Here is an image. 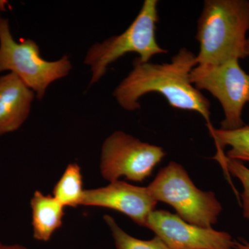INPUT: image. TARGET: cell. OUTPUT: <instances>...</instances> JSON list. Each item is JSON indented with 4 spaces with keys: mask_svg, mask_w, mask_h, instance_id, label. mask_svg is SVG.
I'll return each instance as SVG.
<instances>
[{
    "mask_svg": "<svg viewBox=\"0 0 249 249\" xmlns=\"http://www.w3.org/2000/svg\"><path fill=\"white\" fill-rule=\"evenodd\" d=\"M197 65L196 55L183 47L169 62H143L139 58L133 62V70L116 87L113 92L119 106L127 111L140 109V98L157 93L170 107L195 111L211 123V103L191 83V73Z\"/></svg>",
    "mask_w": 249,
    "mask_h": 249,
    "instance_id": "obj_1",
    "label": "cell"
},
{
    "mask_svg": "<svg viewBox=\"0 0 249 249\" xmlns=\"http://www.w3.org/2000/svg\"><path fill=\"white\" fill-rule=\"evenodd\" d=\"M165 155L161 147L116 131L103 142L100 169L103 178L110 182L122 177L142 182L152 175Z\"/></svg>",
    "mask_w": 249,
    "mask_h": 249,
    "instance_id": "obj_7",
    "label": "cell"
},
{
    "mask_svg": "<svg viewBox=\"0 0 249 249\" xmlns=\"http://www.w3.org/2000/svg\"><path fill=\"white\" fill-rule=\"evenodd\" d=\"M249 31L248 0H206L196 36L197 65L247 58Z\"/></svg>",
    "mask_w": 249,
    "mask_h": 249,
    "instance_id": "obj_2",
    "label": "cell"
},
{
    "mask_svg": "<svg viewBox=\"0 0 249 249\" xmlns=\"http://www.w3.org/2000/svg\"><path fill=\"white\" fill-rule=\"evenodd\" d=\"M158 4L157 0H145L137 17L124 33L90 47L84 61L91 69L89 86L98 83L109 65L125 54L137 53L141 61L147 62L155 55L168 53V50L159 45L156 35Z\"/></svg>",
    "mask_w": 249,
    "mask_h": 249,
    "instance_id": "obj_3",
    "label": "cell"
},
{
    "mask_svg": "<svg viewBox=\"0 0 249 249\" xmlns=\"http://www.w3.org/2000/svg\"><path fill=\"white\" fill-rule=\"evenodd\" d=\"M247 53L249 56V37H248V42H247Z\"/></svg>",
    "mask_w": 249,
    "mask_h": 249,
    "instance_id": "obj_19",
    "label": "cell"
},
{
    "mask_svg": "<svg viewBox=\"0 0 249 249\" xmlns=\"http://www.w3.org/2000/svg\"><path fill=\"white\" fill-rule=\"evenodd\" d=\"M9 5V1H6V0H0V19L2 18L1 16V14L6 11Z\"/></svg>",
    "mask_w": 249,
    "mask_h": 249,
    "instance_id": "obj_18",
    "label": "cell"
},
{
    "mask_svg": "<svg viewBox=\"0 0 249 249\" xmlns=\"http://www.w3.org/2000/svg\"><path fill=\"white\" fill-rule=\"evenodd\" d=\"M147 188L157 202L170 205L178 217L198 227L212 228L222 211L214 193L196 188L186 170L176 162L162 168Z\"/></svg>",
    "mask_w": 249,
    "mask_h": 249,
    "instance_id": "obj_4",
    "label": "cell"
},
{
    "mask_svg": "<svg viewBox=\"0 0 249 249\" xmlns=\"http://www.w3.org/2000/svg\"><path fill=\"white\" fill-rule=\"evenodd\" d=\"M236 249H249V242L244 240V239H239L235 241Z\"/></svg>",
    "mask_w": 249,
    "mask_h": 249,
    "instance_id": "obj_16",
    "label": "cell"
},
{
    "mask_svg": "<svg viewBox=\"0 0 249 249\" xmlns=\"http://www.w3.org/2000/svg\"><path fill=\"white\" fill-rule=\"evenodd\" d=\"M145 227L170 249H236L228 232L190 224L167 211H152Z\"/></svg>",
    "mask_w": 249,
    "mask_h": 249,
    "instance_id": "obj_8",
    "label": "cell"
},
{
    "mask_svg": "<svg viewBox=\"0 0 249 249\" xmlns=\"http://www.w3.org/2000/svg\"><path fill=\"white\" fill-rule=\"evenodd\" d=\"M157 203L147 187L136 186L118 180L106 187L85 190L81 205L115 210L128 216L138 225L145 227Z\"/></svg>",
    "mask_w": 249,
    "mask_h": 249,
    "instance_id": "obj_9",
    "label": "cell"
},
{
    "mask_svg": "<svg viewBox=\"0 0 249 249\" xmlns=\"http://www.w3.org/2000/svg\"><path fill=\"white\" fill-rule=\"evenodd\" d=\"M213 159L219 161L227 173L231 174L242 183L243 191L241 194V198L243 216L246 219H249V168L240 160L227 158L224 152H217Z\"/></svg>",
    "mask_w": 249,
    "mask_h": 249,
    "instance_id": "obj_15",
    "label": "cell"
},
{
    "mask_svg": "<svg viewBox=\"0 0 249 249\" xmlns=\"http://www.w3.org/2000/svg\"><path fill=\"white\" fill-rule=\"evenodd\" d=\"M72 68L67 55L56 61H47L40 56L35 41L26 39L16 42L8 19H0V73L10 71L36 93L39 100L55 80L67 76Z\"/></svg>",
    "mask_w": 249,
    "mask_h": 249,
    "instance_id": "obj_5",
    "label": "cell"
},
{
    "mask_svg": "<svg viewBox=\"0 0 249 249\" xmlns=\"http://www.w3.org/2000/svg\"><path fill=\"white\" fill-rule=\"evenodd\" d=\"M35 92L14 73L0 76V137L17 131L30 114Z\"/></svg>",
    "mask_w": 249,
    "mask_h": 249,
    "instance_id": "obj_10",
    "label": "cell"
},
{
    "mask_svg": "<svg viewBox=\"0 0 249 249\" xmlns=\"http://www.w3.org/2000/svg\"><path fill=\"white\" fill-rule=\"evenodd\" d=\"M31 207L34 239L48 242L62 227L65 206L53 196H45L37 191L31 198Z\"/></svg>",
    "mask_w": 249,
    "mask_h": 249,
    "instance_id": "obj_11",
    "label": "cell"
},
{
    "mask_svg": "<svg viewBox=\"0 0 249 249\" xmlns=\"http://www.w3.org/2000/svg\"><path fill=\"white\" fill-rule=\"evenodd\" d=\"M84 191L79 165L70 163L54 187L53 197L62 206L75 208L82 204Z\"/></svg>",
    "mask_w": 249,
    "mask_h": 249,
    "instance_id": "obj_13",
    "label": "cell"
},
{
    "mask_svg": "<svg viewBox=\"0 0 249 249\" xmlns=\"http://www.w3.org/2000/svg\"><path fill=\"white\" fill-rule=\"evenodd\" d=\"M210 135L214 139L217 151L224 152L227 146L231 147L226 157L230 160L249 161V125L245 124L238 129L226 130L208 125Z\"/></svg>",
    "mask_w": 249,
    "mask_h": 249,
    "instance_id": "obj_12",
    "label": "cell"
},
{
    "mask_svg": "<svg viewBox=\"0 0 249 249\" xmlns=\"http://www.w3.org/2000/svg\"><path fill=\"white\" fill-rule=\"evenodd\" d=\"M240 60L218 65H197L191 73V83L199 91H209L219 101L224 111L221 129L232 130L245 125L242 111L249 103V73Z\"/></svg>",
    "mask_w": 249,
    "mask_h": 249,
    "instance_id": "obj_6",
    "label": "cell"
},
{
    "mask_svg": "<svg viewBox=\"0 0 249 249\" xmlns=\"http://www.w3.org/2000/svg\"><path fill=\"white\" fill-rule=\"evenodd\" d=\"M0 249H29L27 247L19 245H4L2 242H0Z\"/></svg>",
    "mask_w": 249,
    "mask_h": 249,
    "instance_id": "obj_17",
    "label": "cell"
},
{
    "mask_svg": "<svg viewBox=\"0 0 249 249\" xmlns=\"http://www.w3.org/2000/svg\"><path fill=\"white\" fill-rule=\"evenodd\" d=\"M104 219L112 233L116 249H170L157 236L150 240H139L124 232L111 216L105 215Z\"/></svg>",
    "mask_w": 249,
    "mask_h": 249,
    "instance_id": "obj_14",
    "label": "cell"
}]
</instances>
